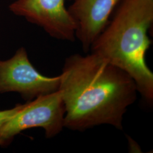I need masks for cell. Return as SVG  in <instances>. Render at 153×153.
<instances>
[{"label":"cell","mask_w":153,"mask_h":153,"mask_svg":"<svg viewBox=\"0 0 153 153\" xmlns=\"http://www.w3.org/2000/svg\"><path fill=\"white\" fill-rule=\"evenodd\" d=\"M66 0H16L9 6L15 15L44 29L59 40H76V25L68 8Z\"/></svg>","instance_id":"5b68a950"},{"label":"cell","mask_w":153,"mask_h":153,"mask_svg":"<svg viewBox=\"0 0 153 153\" xmlns=\"http://www.w3.org/2000/svg\"><path fill=\"white\" fill-rule=\"evenodd\" d=\"M60 76L64 128L82 131L109 125L123 129L124 116L138 93L126 72L91 52L68 57Z\"/></svg>","instance_id":"6da1fadb"},{"label":"cell","mask_w":153,"mask_h":153,"mask_svg":"<svg viewBox=\"0 0 153 153\" xmlns=\"http://www.w3.org/2000/svg\"><path fill=\"white\" fill-rule=\"evenodd\" d=\"M21 105V104L16 105L14 108L12 109L0 111V129L6 121L9 120L12 116L16 114L18 109H19Z\"/></svg>","instance_id":"52a82bcc"},{"label":"cell","mask_w":153,"mask_h":153,"mask_svg":"<svg viewBox=\"0 0 153 153\" xmlns=\"http://www.w3.org/2000/svg\"><path fill=\"white\" fill-rule=\"evenodd\" d=\"M60 76L48 77L33 65L25 48L11 59L0 60V93L16 92L28 101L59 91Z\"/></svg>","instance_id":"277c9868"},{"label":"cell","mask_w":153,"mask_h":153,"mask_svg":"<svg viewBox=\"0 0 153 153\" xmlns=\"http://www.w3.org/2000/svg\"><path fill=\"white\" fill-rule=\"evenodd\" d=\"M121 0H73L68 8L76 25V38L85 53L104 30Z\"/></svg>","instance_id":"8992f818"},{"label":"cell","mask_w":153,"mask_h":153,"mask_svg":"<svg viewBox=\"0 0 153 153\" xmlns=\"http://www.w3.org/2000/svg\"><path fill=\"white\" fill-rule=\"evenodd\" d=\"M65 112L59 90L21 104L0 129V146L8 145L16 134L33 128L44 129L47 138L55 137L64 128Z\"/></svg>","instance_id":"3957f363"},{"label":"cell","mask_w":153,"mask_h":153,"mask_svg":"<svg viewBox=\"0 0 153 153\" xmlns=\"http://www.w3.org/2000/svg\"><path fill=\"white\" fill-rule=\"evenodd\" d=\"M113 18L92 44L91 52L126 72L138 92L153 102V73L146 62L152 41L153 0H121Z\"/></svg>","instance_id":"7a4b0ae2"}]
</instances>
